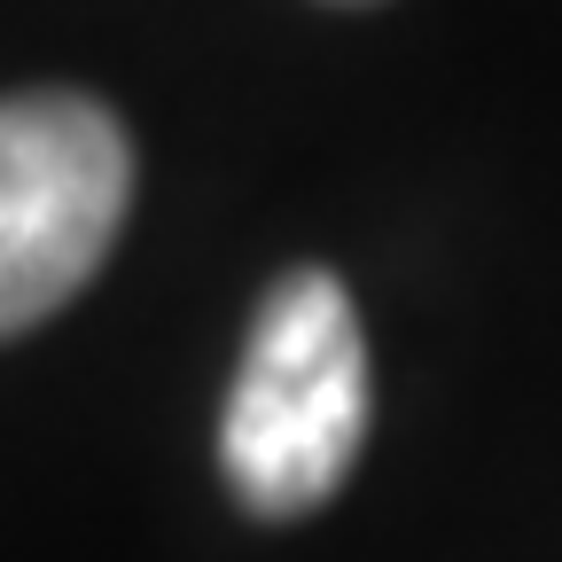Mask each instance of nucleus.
Returning a JSON list of instances; mask_svg holds the SVG:
<instances>
[{"mask_svg":"<svg viewBox=\"0 0 562 562\" xmlns=\"http://www.w3.org/2000/svg\"><path fill=\"white\" fill-rule=\"evenodd\" d=\"M133 203V140L94 94L0 102V344L55 321L102 273Z\"/></svg>","mask_w":562,"mask_h":562,"instance_id":"2","label":"nucleus"},{"mask_svg":"<svg viewBox=\"0 0 562 562\" xmlns=\"http://www.w3.org/2000/svg\"><path fill=\"white\" fill-rule=\"evenodd\" d=\"M360 438H368L360 313L328 266H297L250 313L243 368L220 406V476L250 516L290 524L313 516L351 476Z\"/></svg>","mask_w":562,"mask_h":562,"instance_id":"1","label":"nucleus"}]
</instances>
